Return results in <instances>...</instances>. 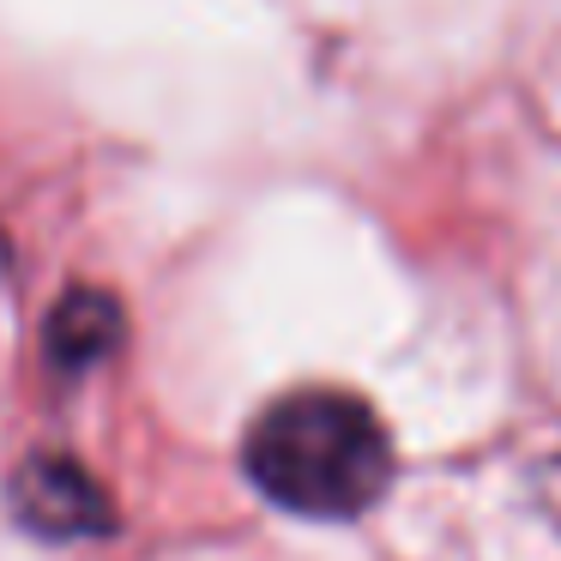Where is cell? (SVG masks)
Instances as JSON below:
<instances>
[{
  "label": "cell",
  "instance_id": "cell-1",
  "mask_svg": "<svg viewBox=\"0 0 561 561\" xmlns=\"http://www.w3.org/2000/svg\"><path fill=\"white\" fill-rule=\"evenodd\" d=\"M248 477L278 507L308 519H351L380 501L392 477V447L380 416L363 399L308 387L266 404L248 428Z\"/></svg>",
  "mask_w": 561,
  "mask_h": 561
},
{
  "label": "cell",
  "instance_id": "cell-2",
  "mask_svg": "<svg viewBox=\"0 0 561 561\" xmlns=\"http://www.w3.org/2000/svg\"><path fill=\"white\" fill-rule=\"evenodd\" d=\"M13 513L37 537H91L110 531V495L85 465L61 459V453H37L19 465L13 477Z\"/></svg>",
  "mask_w": 561,
  "mask_h": 561
},
{
  "label": "cell",
  "instance_id": "cell-3",
  "mask_svg": "<svg viewBox=\"0 0 561 561\" xmlns=\"http://www.w3.org/2000/svg\"><path fill=\"white\" fill-rule=\"evenodd\" d=\"M43 344H49V363L67 368V375L103 363V356L122 344V308H115V296L67 290L61 308L49 314V327H43Z\"/></svg>",
  "mask_w": 561,
  "mask_h": 561
},
{
  "label": "cell",
  "instance_id": "cell-4",
  "mask_svg": "<svg viewBox=\"0 0 561 561\" xmlns=\"http://www.w3.org/2000/svg\"><path fill=\"white\" fill-rule=\"evenodd\" d=\"M0 272H7V242H0Z\"/></svg>",
  "mask_w": 561,
  "mask_h": 561
}]
</instances>
